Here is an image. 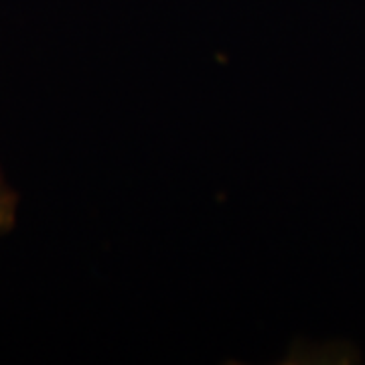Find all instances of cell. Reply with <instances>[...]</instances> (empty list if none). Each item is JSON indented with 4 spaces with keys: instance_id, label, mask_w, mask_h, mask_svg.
Returning a JSON list of instances; mask_svg holds the SVG:
<instances>
[{
    "instance_id": "obj_1",
    "label": "cell",
    "mask_w": 365,
    "mask_h": 365,
    "mask_svg": "<svg viewBox=\"0 0 365 365\" xmlns=\"http://www.w3.org/2000/svg\"><path fill=\"white\" fill-rule=\"evenodd\" d=\"M9 217H11L9 197H6V193H4V191H2V187H0V225H4V223L9 222Z\"/></svg>"
}]
</instances>
